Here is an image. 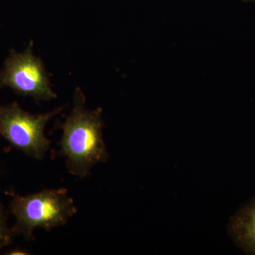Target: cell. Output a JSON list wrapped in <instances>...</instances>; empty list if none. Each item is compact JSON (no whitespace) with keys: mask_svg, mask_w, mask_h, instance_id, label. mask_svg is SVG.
Instances as JSON below:
<instances>
[{"mask_svg":"<svg viewBox=\"0 0 255 255\" xmlns=\"http://www.w3.org/2000/svg\"><path fill=\"white\" fill-rule=\"evenodd\" d=\"M61 128V154L66 157L70 174L83 179L96 164L107 162L109 153L103 137V110L87 109L86 97L80 87L75 89L73 109Z\"/></svg>","mask_w":255,"mask_h":255,"instance_id":"6da1fadb","label":"cell"},{"mask_svg":"<svg viewBox=\"0 0 255 255\" xmlns=\"http://www.w3.org/2000/svg\"><path fill=\"white\" fill-rule=\"evenodd\" d=\"M10 210L16 220L13 231L26 241L34 240L33 231L36 228L50 231L64 226L78 211L64 188L45 189L26 196L13 195Z\"/></svg>","mask_w":255,"mask_h":255,"instance_id":"7a4b0ae2","label":"cell"},{"mask_svg":"<svg viewBox=\"0 0 255 255\" xmlns=\"http://www.w3.org/2000/svg\"><path fill=\"white\" fill-rule=\"evenodd\" d=\"M65 107L44 114H31L17 102L0 106V135L11 145L32 158L42 159L49 150L50 140L45 128Z\"/></svg>","mask_w":255,"mask_h":255,"instance_id":"3957f363","label":"cell"},{"mask_svg":"<svg viewBox=\"0 0 255 255\" xmlns=\"http://www.w3.org/2000/svg\"><path fill=\"white\" fill-rule=\"evenodd\" d=\"M4 88L37 101H50L58 97L44 64L35 55L33 41L23 51L10 50L0 69V90Z\"/></svg>","mask_w":255,"mask_h":255,"instance_id":"277c9868","label":"cell"},{"mask_svg":"<svg viewBox=\"0 0 255 255\" xmlns=\"http://www.w3.org/2000/svg\"><path fill=\"white\" fill-rule=\"evenodd\" d=\"M228 232L241 251L247 255H255V197L230 219Z\"/></svg>","mask_w":255,"mask_h":255,"instance_id":"5b68a950","label":"cell"},{"mask_svg":"<svg viewBox=\"0 0 255 255\" xmlns=\"http://www.w3.org/2000/svg\"><path fill=\"white\" fill-rule=\"evenodd\" d=\"M14 235L13 230L8 226L4 209L0 205V251L5 246L11 244Z\"/></svg>","mask_w":255,"mask_h":255,"instance_id":"8992f818","label":"cell"},{"mask_svg":"<svg viewBox=\"0 0 255 255\" xmlns=\"http://www.w3.org/2000/svg\"><path fill=\"white\" fill-rule=\"evenodd\" d=\"M27 252L23 251L22 250H13L10 251L8 255H27Z\"/></svg>","mask_w":255,"mask_h":255,"instance_id":"52a82bcc","label":"cell"},{"mask_svg":"<svg viewBox=\"0 0 255 255\" xmlns=\"http://www.w3.org/2000/svg\"><path fill=\"white\" fill-rule=\"evenodd\" d=\"M245 1H251V2H255V0H243Z\"/></svg>","mask_w":255,"mask_h":255,"instance_id":"ba28073f","label":"cell"}]
</instances>
